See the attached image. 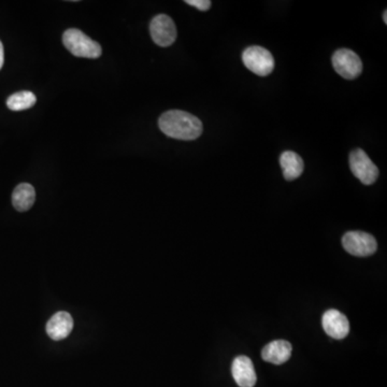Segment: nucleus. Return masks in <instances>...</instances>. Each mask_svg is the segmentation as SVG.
I'll return each instance as SVG.
<instances>
[{
	"label": "nucleus",
	"instance_id": "5",
	"mask_svg": "<svg viewBox=\"0 0 387 387\" xmlns=\"http://www.w3.org/2000/svg\"><path fill=\"white\" fill-rule=\"evenodd\" d=\"M350 167L353 174L365 185H371L379 176V169L365 151L356 149L350 154Z\"/></svg>",
	"mask_w": 387,
	"mask_h": 387
},
{
	"label": "nucleus",
	"instance_id": "1",
	"mask_svg": "<svg viewBox=\"0 0 387 387\" xmlns=\"http://www.w3.org/2000/svg\"><path fill=\"white\" fill-rule=\"evenodd\" d=\"M158 125L166 136L178 140H195L204 130L202 121L197 116L181 110L167 111L160 116Z\"/></svg>",
	"mask_w": 387,
	"mask_h": 387
},
{
	"label": "nucleus",
	"instance_id": "10",
	"mask_svg": "<svg viewBox=\"0 0 387 387\" xmlns=\"http://www.w3.org/2000/svg\"><path fill=\"white\" fill-rule=\"evenodd\" d=\"M73 329V319L68 312L61 311L50 319L47 324V333L54 341L66 339Z\"/></svg>",
	"mask_w": 387,
	"mask_h": 387
},
{
	"label": "nucleus",
	"instance_id": "11",
	"mask_svg": "<svg viewBox=\"0 0 387 387\" xmlns=\"http://www.w3.org/2000/svg\"><path fill=\"white\" fill-rule=\"evenodd\" d=\"M291 343L285 340H275L268 343L261 350V357L267 363L273 365H282L287 363L291 358Z\"/></svg>",
	"mask_w": 387,
	"mask_h": 387
},
{
	"label": "nucleus",
	"instance_id": "2",
	"mask_svg": "<svg viewBox=\"0 0 387 387\" xmlns=\"http://www.w3.org/2000/svg\"><path fill=\"white\" fill-rule=\"evenodd\" d=\"M63 43L71 54L84 59H98L101 55L100 45L79 29H67L63 35Z\"/></svg>",
	"mask_w": 387,
	"mask_h": 387
},
{
	"label": "nucleus",
	"instance_id": "14",
	"mask_svg": "<svg viewBox=\"0 0 387 387\" xmlns=\"http://www.w3.org/2000/svg\"><path fill=\"white\" fill-rule=\"evenodd\" d=\"M36 101H37V98L33 93L29 92V91H23V92L11 95L8 98L7 106L12 111L27 110L35 106Z\"/></svg>",
	"mask_w": 387,
	"mask_h": 387
},
{
	"label": "nucleus",
	"instance_id": "6",
	"mask_svg": "<svg viewBox=\"0 0 387 387\" xmlns=\"http://www.w3.org/2000/svg\"><path fill=\"white\" fill-rule=\"evenodd\" d=\"M333 65L337 73L347 80H354L363 71L361 59L352 50L340 49L335 51L333 56Z\"/></svg>",
	"mask_w": 387,
	"mask_h": 387
},
{
	"label": "nucleus",
	"instance_id": "7",
	"mask_svg": "<svg viewBox=\"0 0 387 387\" xmlns=\"http://www.w3.org/2000/svg\"><path fill=\"white\" fill-rule=\"evenodd\" d=\"M150 33L156 45L162 47H169L176 39V24L168 15H156L151 21Z\"/></svg>",
	"mask_w": 387,
	"mask_h": 387
},
{
	"label": "nucleus",
	"instance_id": "15",
	"mask_svg": "<svg viewBox=\"0 0 387 387\" xmlns=\"http://www.w3.org/2000/svg\"><path fill=\"white\" fill-rule=\"evenodd\" d=\"M188 5L197 8L200 11H208L211 8V1L209 0H186Z\"/></svg>",
	"mask_w": 387,
	"mask_h": 387
},
{
	"label": "nucleus",
	"instance_id": "9",
	"mask_svg": "<svg viewBox=\"0 0 387 387\" xmlns=\"http://www.w3.org/2000/svg\"><path fill=\"white\" fill-rule=\"evenodd\" d=\"M232 377L240 387L255 386L256 372L253 363L247 356L236 357L232 366Z\"/></svg>",
	"mask_w": 387,
	"mask_h": 387
},
{
	"label": "nucleus",
	"instance_id": "3",
	"mask_svg": "<svg viewBox=\"0 0 387 387\" xmlns=\"http://www.w3.org/2000/svg\"><path fill=\"white\" fill-rule=\"evenodd\" d=\"M242 61L249 70L261 77L270 75L275 68V59L273 54L265 47H257V45L244 50Z\"/></svg>",
	"mask_w": 387,
	"mask_h": 387
},
{
	"label": "nucleus",
	"instance_id": "12",
	"mask_svg": "<svg viewBox=\"0 0 387 387\" xmlns=\"http://www.w3.org/2000/svg\"><path fill=\"white\" fill-rule=\"evenodd\" d=\"M280 164L283 169L284 178L287 181L298 179L305 168L303 158L293 151H285L280 158Z\"/></svg>",
	"mask_w": 387,
	"mask_h": 387
},
{
	"label": "nucleus",
	"instance_id": "8",
	"mask_svg": "<svg viewBox=\"0 0 387 387\" xmlns=\"http://www.w3.org/2000/svg\"><path fill=\"white\" fill-rule=\"evenodd\" d=\"M321 325L325 333L335 340H342L350 333L349 319L338 310L326 311L321 317Z\"/></svg>",
	"mask_w": 387,
	"mask_h": 387
},
{
	"label": "nucleus",
	"instance_id": "16",
	"mask_svg": "<svg viewBox=\"0 0 387 387\" xmlns=\"http://www.w3.org/2000/svg\"><path fill=\"white\" fill-rule=\"evenodd\" d=\"M5 63V51H3V43L0 41V69L3 68Z\"/></svg>",
	"mask_w": 387,
	"mask_h": 387
},
{
	"label": "nucleus",
	"instance_id": "13",
	"mask_svg": "<svg viewBox=\"0 0 387 387\" xmlns=\"http://www.w3.org/2000/svg\"><path fill=\"white\" fill-rule=\"evenodd\" d=\"M35 199V188L29 183L20 184L12 194V204L20 212L29 211L33 206Z\"/></svg>",
	"mask_w": 387,
	"mask_h": 387
},
{
	"label": "nucleus",
	"instance_id": "4",
	"mask_svg": "<svg viewBox=\"0 0 387 387\" xmlns=\"http://www.w3.org/2000/svg\"><path fill=\"white\" fill-rule=\"evenodd\" d=\"M343 248L347 253L357 257H366L376 253L378 243L372 235L364 232H349L343 236Z\"/></svg>",
	"mask_w": 387,
	"mask_h": 387
},
{
	"label": "nucleus",
	"instance_id": "17",
	"mask_svg": "<svg viewBox=\"0 0 387 387\" xmlns=\"http://www.w3.org/2000/svg\"><path fill=\"white\" fill-rule=\"evenodd\" d=\"M383 19H384V23L387 24V11H384V15H383Z\"/></svg>",
	"mask_w": 387,
	"mask_h": 387
}]
</instances>
